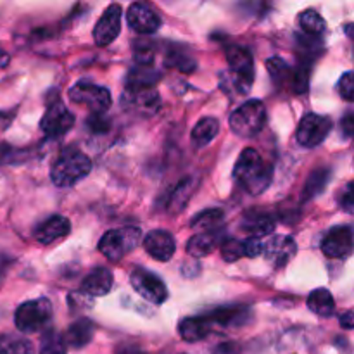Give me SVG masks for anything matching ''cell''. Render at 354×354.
Returning <instances> with one entry per match:
<instances>
[{"label": "cell", "instance_id": "cell-1", "mask_svg": "<svg viewBox=\"0 0 354 354\" xmlns=\"http://www.w3.org/2000/svg\"><path fill=\"white\" fill-rule=\"evenodd\" d=\"M273 168L256 149H244L234 168V178L251 196H259L272 182Z\"/></svg>", "mask_w": 354, "mask_h": 354}, {"label": "cell", "instance_id": "cell-2", "mask_svg": "<svg viewBox=\"0 0 354 354\" xmlns=\"http://www.w3.org/2000/svg\"><path fill=\"white\" fill-rule=\"evenodd\" d=\"M92 171V161L88 156L78 151L64 152L50 169V180L55 187H73Z\"/></svg>", "mask_w": 354, "mask_h": 354}, {"label": "cell", "instance_id": "cell-3", "mask_svg": "<svg viewBox=\"0 0 354 354\" xmlns=\"http://www.w3.org/2000/svg\"><path fill=\"white\" fill-rule=\"evenodd\" d=\"M232 131L242 138L256 137L265 128L266 123V107L261 100H248L241 107L230 114Z\"/></svg>", "mask_w": 354, "mask_h": 354}, {"label": "cell", "instance_id": "cell-4", "mask_svg": "<svg viewBox=\"0 0 354 354\" xmlns=\"http://www.w3.org/2000/svg\"><path fill=\"white\" fill-rule=\"evenodd\" d=\"M142 239L140 228L123 227L106 232L99 242V251L106 256L109 261L118 263L124 258L130 251H133Z\"/></svg>", "mask_w": 354, "mask_h": 354}, {"label": "cell", "instance_id": "cell-5", "mask_svg": "<svg viewBox=\"0 0 354 354\" xmlns=\"http://www.w3.org/2000/svg\"><path fill=\"white\" fill-rule=\"evenodd\" d=\"M52 318V304L47 299H33L21 304L14 315L16 328L23 334H35L44 330Z\"/></svg>", "mask_w": 354, "mask_h": 354}, {"label": "cell", "instance_id": "cell-6", "mask_svg": "<svg viewBox=\"0 0 354 354\" xmlns=\"http://www.w3.org/2000/svg\"><path fill=\"white\" fill-rule=\"evenodd\" d=\"M227 61L230 66L232 85L239 93H248L254 83V61L251 52L241 45H232L227 48Z\"/></svg>", "mask_w": 354, "mask_h": 354}, {"label": "cell", "instance_id": "cell-7", "mask_svg": "<svg viewBox=\"0 0 354 354\" xmlns=\"http://www.w3.org/2000/svg\"><path fill=\"white\" fill-rule=\"evenodd\" d=\"M69 99L75 104L85 106L93 114H104L111 107V92L106 86L90 82H78L69 90Z\"/></svg>", "mask_w": 354, "mask_h": 354}, {"label": "cell", "instance_id": "cell-8", "mask_svg": "<svg viewBox=\"0 0 354 354\" xmlns=\"http://www.w3.org/2000/svg\"><path fill=\"white\" fill-rule=\"evenodd\" d=\"M130 283L138 296L152 304H162L168 299V289L166 283L159 279L156 273L149 272L145 268H137L131 272Z\"/></svg>", "mask_w": 354, "mask_h": 354}, {"label": "cell", "instance_id": "cell-9", "mask_svg": "<svg viewBox=\"0 0 354 354\" xmlns=\"http://www.w3.org/2000/svg\"><path fill=\"white\" fill-rule=\"evenodd\" d=\"M330 130H332L330 118L310 113L301 120L299 127H297V131H296V138L303 147L311 149L320 145L322 142L328 137Z\"/></svg>", "mask_w": 354, "mask_h": 354}, {"label": "cell", "instance_id": "cell-10", "mask_svg": "<svg viewBox=\"0 0 354 354\" xmlns=\"http://www.w3.org/2000/svg\"><path fill=\"white\" fill-rule=\"evenodd\" d=\"M75 127V114L62 102H54L47 107L40 121V128L48 138H57Z\"/></svg>", "mask_w": 354, "mask_h": 354}, {"label": "cell", "instance_id": "cell-11", "mask_svg": "<svg viewBox=\"0 0 354 354\" xmlns=\"http://www.w3.org/2000/svg\"><path fill=\"white\" fill-rule=\"evenodd\" d=\"M121 31V6L113 3L104 10L102 17L97 21L93 30V40L99 47L113 44Z\"/></svg>", "mask_w": 354, "mask_h": 354}, {"label": "cell", "instance_id": "cell-12", "mask_svg": "<svg viewBox=\"0 0 354 354\" xmlns=\"http://www.w3.org/2000/svg\"><path fill=\"white\" fill-rule=\"evenodd\" d=\"M322 251L332 259L348 258L353 251L351 227H334L322 241Z\"/></svg>", "mask_w": 354, "mask_h": 354}, {"label": "cell", "instance_id": "cell-13", "mask_svg": "<svg viewBox=\"0 0 354 354\" xmlns=\"http://www.w3.org/2000/svg\"><path fill=\"white\" fill-rule=\"evenodd\" d=\"M128 24L138 35H152L161 28V17L144 2L131 3L127 14Z\"/></svg>", "mask_w": 354, "mask_h": 354}, {"label": "cell", "instance_id": "cell-14", "mask_svg": "<svg viewBox=\"0 0 354 354\" xmlns=\"http://www.w3.org/2000/svg\"><path fill=\"white\" fill-rule=\"evenodd\" d=\"M296 242L287 235H273L266 244H263V254L275 268H282L296 256Z\"/></svg>", "mask_w": 354, "mask_h": 354}, {"label": "cell", "instance_id": "cell-15", "mask_svg": "<svg viewBox=\"0 0 354 354\" xmlns=\"http://www.w3.org/2000/svg\"><path fill=\"white\" fill-rule=\"evenodd\" d=\"M144 248L151 258L158 261H169L175 254V239L166 230H152L144 237Z\"/></svg>", "mask_w": 354, "mask_h": 354}, {"label": "cell", "instance_id": "cell-16", "mask_svg": "<svg viewBox=\"0 0 354 354\" xmlns=\"http://www.w3.org/2000/svg\"><path fill=\"white\" fill-rule=\"evenodd\" d=\"M69 232H71V225H69L68 218L54 214L35 228V239L40 244H52V242L69 235Z\"/></svg>", "mask_w": 354, "mask_h": 354}, {"label": "cell", "instance_id": "cell-17", "mask_svg": "<svg viewBox=\"0 0 354 354\" xmlns=\"http://www.w3.org/2000/svg\"><path fill=\"white\" fill-rule=\"evenodd\" d=\"M124 99L130 102L133 109L142 111V113H154L159 107V93L156 92L154 86H140V85H128Z\"/></svg>", "mask_w": 354, "mask_h": 354}, {"label": "cell", "instance_id": "cell-18", "mask_svg": "<svg viewBox=\"0 0 354 354\" xmlns=\"http://www.w3.org/2000/svg\"><path fill=\"white\" fill-rule=\"evenodd\" d=\"M111 287H113V273H111V270L99 266L83 279L82 292L86 294V296L100 297L106 296Z\"/></svg>", "mask_w": 354, "mask_h": 354}, {"label": "cell", "instance_id": "cell-19", "mask_svg": "<svg viewBox=\"0 0 354 354\" xmlns=\"http://www.w3.org/2000/svg\"><path fill=\"white\" fill-rule=\"evenodd\" d=\"M275 225V218L268 213H261V211H251L242 220V228L256 239L263 237V235H272Z\"/></svg>", "mask_w": 354, "mask_h": 354}, {"label": "cell", "instance_id": "cell-20", "mask_svg": "<svg viewBox=\"0 0 354 354\" xmlns=\"http://www.w3.org/2000/svg\"><path fill=\"white\" fill-rule=\"evenodd\" d=\"M221 242L220 232H203L197 234L187 242V252L194 258H204L209 256L216 249V245Z\"/></svg>", "mask_w": 354, "mask_h": 354}, {"label": "cell", "instance_id": "cell-21", "mask_svg": "<svg viewBox=\"0 0 354 354\" xmlns=\"http://www.w3.org/2000/svg\"><path fill=\"white\" fill-rule=\"evenodd\" d=\"M93 337V324L88 318H82V320H76L71 327L66 330V334L62 335V341L64 344L71 346V348H85Z\"/></svg>", "mask_w": 354, "mask_h": 354}, {"label": "cell", "instance_id": "cell-22", "mask_svg": "<svg viewBox=\"0 0 354 354\" xmlns=\"http://www.w3.org/2000/svg\"><path fill=\"white\" fill-rule=\"evenodd\" d=\"M180 337L185 342H199L211 332V324L206 317L183 318L178 325Z\"/></svg>", "mask_w": 354, "mask_h": 354}, {"label": "cell", "instance_id": "cell-23", "mask_svg": "<svg viewBox=\"0 0 354 354\" xmlns=\"http://www.w3.org/2000/svg\"><path fill=\"white\" fill-rule=\"evenodd\" d=\"M220 131V123L216 118H203L192 130V142L196 147H206L216 138Z\"/></svg>", "mask_w": 354, "mask_h": 354}, {"label": "cell", "instance_id": "cell-24", "mask_svg": "<svg viewBox=\"0 0 354 354\" xmlns=\"http://www.w3.org/2000/svg\"><path fill=\"white\" fill-rule=\"evenodd\" d=\"M308 308L318 317L327 318L334 313L335 301L327 289H317L308 297Z\"/></svg>", "mask_w": 354, "mask_h": 354}, {"label": "cell", "instance_id": "cell-25", "mask_svg": "<svg viewBox=\"0 0 354 354\" xmlns=\"http://www.w3.org/2000/svg\"><path fill=\"white\" fill-rule=\"evenodd\" d=\"M0 354H35L33 344L19 334L0 335Z\"/></svg>", "mask_w": 354, "mask_h": 354}, {"label": "cell", "instance_id": "cell-26", "mask_svg": "<svg viewBox=\"0 0 354 354\" xmlns=\"http://www.w3.org/2000/svg\"><path fill=\"white\" fill-rule=\"evenodd\" d=\"M206 318L209 324H220L225 325V327L244 324L245 308H221V310L213 311V313Z\"/></svg>", "mask_w": 354, "mask_h": 354}, {"label": "cell", "instance_id": "cell-27", "mask_svg": "<svg viewBox=\"0 0 354 354\" xmlns=\"http://www.w3.org/2000/svg\"><path fill=\"white\" fill-rule=\"evenodd\" d=\"M221 221H223V211L207 209L204 213L197 214L192 223H190V227L199 232V234H203V232H213L214 228L220 227Z\"/></svg>", "mask_w": 354, "mask_h": 354}, {"label": "cell", "instance_id": "cell-28", "mask_svg": "<svg viewBox=\"0 0 354 354\" xmlns=\"http://www.w3.org/2000/svg\"><path fill=\"white\" fill-rule=\"evenodd\" d=\"M299 24L301 28H303L304 33L310 35V37H318V35L324 33L325 28H327V23H325L324 17L313 9H308L299 14Z\"/></svg>", "mask_w": 354, "mask_h": 354}, {"label": "cell", "instance_id": "cell-29", "mask_svg": "<svg viewBox=\"0 0 354 354\" xmlns=\"http://www.w3.org/2000/svg\"><path fill=\"white\" fill-rule=\"evenodd\" d=\"M328 178H330V171L328 169H317L313 175L310 176L306 183V189H304V199H311V197H317L324 192V189L327 187Z\"/></svg>", "mask_w": 354, "mask_h": 354}, {"label": "cell", "instance_id": "cell-30", "mask_svg": "<svg viewBox=\"0 0 354 354\" xmlns=\"http://www.w3.org/2000/svg\"><path fill=\"white\" fill-rule=\"evenodd\" d=\"M266 69H268L270 76H272V80L277 85L286 83V80H290V75H292L289 64L280 57L268 59V61H266Z\"/></svg>", "mask_w": 354, "mask_h": 354}, {"label": "cell", "instance_id": "cell-31", "mask_svg": "<svg viewBox=\"0 0 354 354\" xmlns=\"http://www.w3.org/2000/svg\"><path fill=\"white\" fill-rule=\"evenodd\" d=\"M40 354H66V344L62 341V335L55 330H47L41 337Z\"/></svg>", "mask_w": 354, "mask_h": 354}, {"label": "cell", "instance_id": "cell-32", "mask_svg": "<svg viewBox=\"0 0 354 354\" xmlns=\"http://www.w3.org/2000/svg\"><path fill=\"white\" fill-rule=\"evenodd\" d=\"M221 258L227 263H235L244 258V244L235 239H227L221 244Z\"/></svg>", "mask_w": 354, "mask_h": 354}, {"label": "cell", "instance_id": "cell-33", "mask_svg": "<svg viewBox=\"0 0 354 354\" xmlns=\"http://www.w3.org/2000/svg\"><path fill=\"white\" fill-rule=\"evenodd\" d=\"M290 88L294 93H304L310 86V69L308 66H299L290 75Z\"/></svg>", "mask_w": 354, "mask_h": 354}, {"label": "cell", "instance_id": "cell-34", "mask_svg": "<svg viewBox=\"0 0 354 354\" xmlns=\"http://www.w3.org/2000/svg\"><path fill=\"white\" fill-rule=\"evenodd\" d=\"M166 64L175 66V68H178L180 71L183 73L194 71V68H196V61L178 50H171L169 52V55H166Z\"/></svg>", "mask_w": 354, "mask_h": 354}, {"label": "cell", "instance_id": "cell-35", "mask_svg": "<svg viewBox=\"0 0 354 354\" xmlns=\"http://www.w3.org/2000/svg\"><path fill=\"white\" fill-rule=\"evenodd\" d=\"M135 59L140 66H147L154 61V47L151 41L135 40Z\"/></svg>", "mask_w": 354, "mask_h": 354}, {"label": "cell", "instance_id": "cell-36", "mask_svg": "<svg viewBox=\"0 0 354 354\" xmlns=\"http://www.w3.org/2000/svg\"><path fill=\"white\" fill-rule=\"evenodd\" d=\"M190 185H192V180L187 178L185 182H182L178 187H176L175 192H173V196L169 197V203H168L169 211H175V207H176V211H180L178 209V199H182L180 201L182 204L187 203V199L190 197V190H192L190 189Z\"/></svg>", "mask_w": 354, "mask_h": 354}, {"label": "cell", "instance_id": "cell-37", "mask_svg": "<svg viewBox=\"0 0 354 354\" xmlns=\"http://www.w3.org/2000/svg\"><path fill=\"white\" fill-rule=\"evenodd\" d=\"M337 92L341 93V97L348 102H351L354 99V75L351 71L344 73L339 80V85H337Z\"/></svg>", "mask_w": 354, "mask_h": 354}, {"label": "cell", "instance_id": "cell-38", "mask_svg": "<svg viewBox=\"0 0 354 354\" xmlns=\"http://www.w3.org/2000/svg\"><path fill=\"white\" fill-rule=\"evenodd\" d=\"M244 256L245 258H256L263 254V242L256 237H248L244 242Z\"/></svg>", "mask_w": 354, "mask_h": 354}, {"label": "cell", "instance_id": "cell-39", "mask_svg": "<svg viewBox=\"0 0 354 354\" xmlns=\"http://www.w3.org/2000/svg\"><path fill=\"white\" fill-rule=\"evenodd\" d=\"M86 127H88V130H92L93 133H104V131L109 128V120H106L104 114H93L92 118L86 120Z\"/></svg>", "mask_w": 354, "mask_h": 354}, {"label": "cell", "instance_id": "cell-40", "mask_svg": "<svg viewBox=\"0 0 354 354\" xmlns=\"http://www.w3.org/2000/svg\"><path fill=\"white\" fill-rule=\"evenodd\" d=\"M19 154V151H16L14 147L7 144H0V166H6L9 162H14L16 156Z\"/></svg>", "mask_w": 354, "mask_h": 354}, {"label": "cell", "instance_id": "cell-41", "mask_svg": "<svg viewBox=\"0 0 354 354\" xmlns=\"http://www.w3.org/2000/svg\"><path fill=\"white\" fill-rule=\"evenodd\" d=\"M341 206H342V209L346 211V213H349L351 214L353 213V183L349 182L348 185H346V189H344V192H342V196H341Z\"/></svg>", "mask_w": 354, "mask_h": 354}, {"label": "cell", "instance_id": "cell-42", "mask_svg": "<svg viewBox=\"0 0 354 354\" xmlns=\"http://www.w3.org/2000/svg\"><path fill=\"white\" fill-rule=\"evenodd\" d=\"M341 130H342V135H344V138H351L353 137L354 120H353L351 113H348L344 116V120H342V123H341Z\"/></svg>", "mask_w": 354, "mask_h": 354}, {"label": "cell", "instance_id": "cell-43", "mask_svg": "<svg viewBox=\"0 0 354 354\" xmlns=\"http://www.w3.org/2000/svg\"><path fill=\"white\" fill-rule=\"evenodd\" d=\"M10 263H12V259H10L9 256L0 254V286H2L3 280H6L7 272H9L10 268Z\"/></svg>", "mask_w": 354, "mask_h": 354}, {"label": "cell", "instance_id": "cell-44", "mask_svg": "<svg viewBox=\"0 0 354 354\" xmlns=\"http://www.w3.org/2000/svg\"><path fill=\"white\" fill-rule=\"evenodd\" d=\"M341 325L346 328V330H351L353 328V313L351 311H346L341 317Z\"/></svg>", "mask_w": 354, "mask_h": 354}, {"label": "cell", "instance_id": "cell-45", "mask_svg": "<svg viewBox=\"0 0 354 354\" xmlns=\"http://www.w3.org/2000/svg\"><path fill=\"white\" fill-rule=\"evenodd\" d=\"M10 121V116L9 114H3L0 113V127H3V124H7Z\"/></svg>", "mask_w": 354, "mask_h": 354}]
</instances>
